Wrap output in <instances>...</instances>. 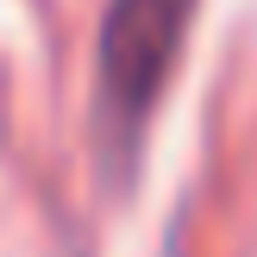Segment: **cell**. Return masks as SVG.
<instances>
[{"mask_svg": "<svg viewBox=\"0 0 257 257\" xmlns=\"http://www.w3.org/2000/svg\"><path fill=\"white\" fill-rule=\"evenodd\" d=\"M195 0H113L100 25V113L113 132H132L157 88L170 82L188 38Z\"/></svg>", "mask_w": 257, "mask_h": 257, "instance_id": "cell-1", "label": "cell"}]
</instances>
